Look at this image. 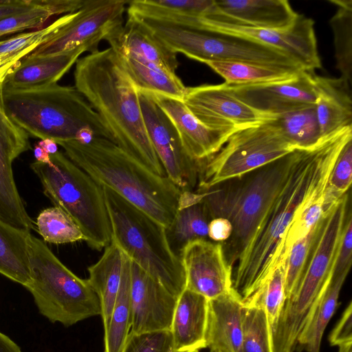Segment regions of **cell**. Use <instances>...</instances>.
<instances>
[{
  "label": "cell",
  "mask_w": 352,
  "mask_h": 352,
  "mask_svg": "<svg viewBox=\"0 0 352 352\" xmlns=\"http://www.w3.org/2000/svg\"><path fill=\"white\" fill-rule=\"evenodd\" d=\"M352 140V126L323 138L309 148L294 150L291 171L261 217L232 270L233 288L242 302L266 280L283 260L287 231L313 200L323 195L337 158Z\"/></svg>",
  "instance_id": "obj_1"
},
{
  "label": "cell",
  "mask_w": 352,
  "mask_h": 352,
  "mask_svg": "<svg viewBox=\"0 0 352 352\" xmlns=\"http://www.w3.org/2000/svg\"><path fill=\"white\" fill-rule=\"evenodd\" d=\"M74 87L109 129L113 142L160 176L167 177L153 146L138 91L111 47L78 58Z\"/></svg>",
  "instance_id": "obj_2"
},
{
  "label": "cell",
  "mask_w": 352,
  "mask_h": 352,
  "mask_svg": "<svg viewBox=\"0 0 352 352\" xmlns=\"http://www.w3.org/2000/svg\"><path fill=\"white\" fill-rule=\"evenodd\" d=\"M65 155L101 186L141 210L167 228L173 222L182 190L115 143L102 137L60 142Z\"/></svg>",
  "instance_id": "obj_3"
},
{
  "label": "cell",
  "mask_w": 352,
  "mask_h": 352,
  "mask_svg": "<svg viewBox=\"0 0 352 352\" xmlns=\"http://www.w3.org/2000/svg\"><path fill=\"white\" fill-rule=\"evenodd\" d=\"M9 118L28 135L56 144L102 137L113 142L103 120L74 86L58 83L27 88L3 85Z\"/></svg>",
  "instance_id": "obj_4"
},
{
  "label": "cell",
  "mask_w": 352,
  "mask_h": 352,
  "mask_svg": "<svg viewBox=\"0 0 352 352\" xmlns=\"http://www.w3.org/2000/svg\"><path fill=\"white\" fill-rule=\"evenodd\" d=\"M294 157L293 151L241 177L204 191L203 204L210 219L222 217L232 224V233L225 255L232 268L261 217L287 178Z\"/></svg>",
  "instance_id": "obj_5"
},
{
  "label": "cell",
  "mask_w": 352,
  "mask_h": 352,
  "mask_svg": "<svg viewBox=\"0 0 352 352\" xmlns=\"http://www.w3.org/2000/svg\"><path fill=\"white\" fill-rule=\"evenodd\" d=\"M102 187L111 242L175 298L186 288L181 259L171 250L166 228L124 199Z\"/></svg>",
  "instance_id": "obj_6"
},
{
  "label": "cell",
  "mask_w": 352,
  "mask_h": 352,
  "mask_svg": "<svg viewBox=\"0 0 352 352\" xmlns=\"http://www.w3.org/2000/svg\"><path fill=\"white\" fill-rule=\"evenodd\" d=\"M350 191L326 210L319 221L308 261L294 294L286 299L273 331L275 340L285 346L298 343L300 331L318 298L331 280L347 213Z\"/></svg>",
  "instance_id": "obj_7"
},
{
  "label": "cell",
  "mask_w": 352,
  "mask_h": 352,
  "mask_svg": "<svg viewBox=\"0 0 352 352\" xmlns=\"http://www.w3.org/2000/svg\"><path fill=\"white\" fill-rule=\"evenodd\" d=\"M47 163L30 168L40 179L45 195L67 213L80 228L85 241L96 250L111 242V225L102 187L65 153L50 155Z\"/></svg>",
  "instance_id": "obj_8"
},
{
  "label": "cell",
  "mask_w": 352,
  "mask_h": 352,
  "mask_svg": "<svg viewBox=\"0 0 352 352\" xmlns=\"http://www.w3.org/2000/svg\"><path fill=\"white\" fill-rule=\"evenodd\" d=\"M31 280L25 287L39 313L65 327L100 315L99 298L87 279L74 274L40 239L30 236Z\"/></svg>",
  "instance_id": "obj_9"
},
{
  "label": "cell",
  "mask_w": 352,
  "mask_h": 352,
  "mask_svg": "<svg viewBox=\"0 0 352 352\" xmlns=\"http://www.w3.org/2000/svg\"><path fill=\"white\" fill-rule=\"evenodd\" d=\"M149 29L172 52L203 63L235 62L305 71L285 52L243 38L161 19L153 20Z\"/></svg>",
  "instance_id": "obj_10"
},
{
  "label": "cell",
  "mask_w": 352,
  "mask_h": 352,
  "mask_svg": "<svg viewBox=\"0 0 352 352\" xmlns=\"http://www.w3.org/2000/svg\"><path fill=\"white\" fill-rule=\"evenodd\" d=\"M270 120L236 131L217 153L205 160L196 192L241 177L296 149Z\"/></svg>",
  "instance_id": "obj_11"
},
{
  "label": "cell",
  "mask_w": 352,
  "mask_h": 352,
  "mask_svg": "<svg viewBox=\"0 0 352 352\" xmlns=\"http://www.w3.org/2000/svg\"><path fill=\"white\" fill-rule=\"evenodd\" d=\"M129 1L124 0H85L80 8L66 14L63 27L30 55L43 56L86 45L91 53L99 43L123 25Z\"/></svg>",
  "instance_id": "obj_12"
},
{
  "label": "cell",
  "mask_w": 352,
  "mask_h": 352,
  "mask_svg": "<svg viewBox=\"0 0 352 352\" xmlns=\"http://www.w3.org/2000/svg\"><path fill=\"white\" fill-rule=\"evenodd\" d=\"M186 25L243 38L275 47L287 54L307 72H314L322 67L314 21L302 14H299L294 24L285 30L250 28L211 15L188 20Z\"/></svg>",
  "instance_id": "obj_13"
},
{
  "label": "cell",
  "mask_w": 352,
  "mask_h": 352,
  "mask_svg": "<svg viewBox=\"0 0 352 352\" xmlns=\"http://www.w3.org/2000/svg\"><path fill=\"white\" fill-rule=\"evenodd\" d=\"M138 94L147 133L166 176L182 191H193L205 160L191 158L174 125L150 94L140 91Z\"/></svg>",
  "instance_id": "obj_14"
},
{
  "label": "cell",
  "mask_w": 352,
  "mask_h": 352,
  "mask_svg": "<svg viewBox=\"0 0 352 352\" xmlns=\"http://www.w3.org/2000/svg\"><path fill=\"white\" fill-rule=\"evenodd\" d=\"M183 102L204 125L231 133L274 118L239 100L224 83L186 87Z\"/></svg>",
  "instance_id": "obj_15"
},
{
  "label": "cell",
  "mask_w": 352,
  "mask_h": 352,
  "mask_svg": "<svg viewBox=\"0 0 352 352\" xmlns=\"http://www.w3.org/2000/svg\"><path fill=\"white\" fill-rule=\"evenodd\" d=\"M0 79V219L12 226L30 232L33 221L29 216L14 181L12 164L30 148L29 135L8 116L3 102Z\"/></svg>",
  "instance_id": "obj_16"
},
{
  "label": "cell",
  "mask_w": 352,
  "mask_h": 352,
  "mask_svg": "<svg viewBox=\"0 0 352 352\" xmlns=\"http://www.w3.org/2000/svg\"><path fill=\"white\" fill-rule=\"evenodd\" d=\"M180 259L186 289L208 300L230 293L233 289L232 267L228 263L221 243L199 239L188 242Z\"/></svg>",
  "instance_id": "obj_17"
},
{
  "label": "cell",
  "mask_w": 352,
  "mask_h": 352,
  "mask_svg": "<svg viewBox=\"0 0 352 352\" xmlns=\"http://www.w3.org/2000/svg\"><path fill=\"white\" fill-rule=\"evenodd\" d=\"M302 71L292 78L253 84H226L239 100L264 114L276 116L316 105L311 74Z\"/></svg>",
  "instance_id": "obj_18"
},
{
  "label": "cell",
  "mask_w": 352,
  "mask_h": 352,
  "mask_svg": "<svg viewBox=\"0 0 352 352\" xmlns=\"http://www.w3.org/2000/svg\"><path fill=\"white\" fill-rule=\"evenodd\" d=\"M177 299L131 261V333L170 331Z\"/></svg>",
  "instance_id": "obj_19"
},
{
  "label": "cell",
  "mask_w": 352,
  "mask_h": 352,
  "mask_svg": "<svg viewBox=\"0 0 352 352\" xmlns=\"http://www.w3.org/2000/svg\"><path fill=\"white\" fill-rule=\"evenodd\" d=\"M149 94L174 125L186 152L193 160L202 161L214 155L232 134L204 125L193 116L183 100Z\"/></svg>",
  "instance_id": "obj_20"
},
{
  "label": "cell",
  "mask_w": 352,
  "mask_h": 352,
  "mask_svg": "<svg viewBox=\"0 0 352 352\" xmlns=\"http://www.w3.org/2000/svg\"><path fill=\"white\" fill-rule=\"evenodd\" d=\"M207 15L253 28L285 30L299 14L286 0H214Z\"/></svg>",
  "instance_id": "obj_21"
},
{
  "label": "cell",
  "mask_w": 352,
  "mask_h": 352,
  "mask_svg": "<svg viewBox=\"0 0 352 352\" xmlns=\"http://www.w3.org/2000/svg\"><path fill=\"white\" fill-rule=\"evenodd\" d=\"M243 309L234 289L208 301L206 346L210 352H243Z\"/></svg>",
  "instance_id": "obj_22"
},
{
  "label": "cell",
  "mask_w": 352,
  "mask_h": 352,
  "mask_svg": "<svg viewBox=\"0 0 352 352\" xmlns=\"http://www.w3.org/2000/svg\"><path fill=\"white\" fill-rule=\"evenodd\" d=\"M311 80L322 138L352 126L351 85L342 78L323 77L314 72Z\"/></svg>",
  "instance_id": "obj_23"
},
{
  "label": "cell",
  "mask_w": 352,
  "mask_h": 352,
  "mask_svg": "<svg viewBox=\"0 0 352 352\" xmlns=\"http://www.w3.org/2000/svg\"><path fill=\"white\" fill-rule=\"evenodd\" d=\"M208 301L186 288L179 296L170 330L174 352H199L207 348Z\"/></svg>",
  "instance_id": "obj_24"
},
{
  "label": "cell",
  "mask_w": 352,
  "mask_h": 352,
  "mask_svg": "<svg viewBox=\"0 0 352 352\" xmlns=\"http://www.w3.org/2000/svg\"><path fill=\"white\" fill-rule=\"evenodd\" d=\"M85 52H91V50L82 45L52 54H29L6 75L3 85L27 88L57 83Z\"/></svg>",
  "instance_id": "obj_25"
},
{
  "label": "cell",
  "mask_w": 352,
  "mask_h": 352,
  "mask_svg": "<svg viewBox=\"0 0 352 352\" xmlns=\"http://www.w3.org/2000/svg\"><path fill=\"white\" fill-rule=\"evenodd\" d=\"M113 50L127 53L175 73L179 65L177 54L160 43L135 19L128 16L124 25L107 39Z\"/></svg>",
  "instance_id": "obj_26"
},
{
  "label": "cell",
  "mask_w": 352,
  "mask_h": 352,
  "mask_svg": "<svg viewBox=\"0 0 352 352\" xmlns=\"http://www.w3.org/2000/svg\"><path fill=\"white\" fill-rule=\"evenodd\" d=\"M114 52L138 91L183 100L186 87L175 73L135 56Z\"/></svg>",
  "instance_id": "obj_27"
},
{
  "label": "cell",
  "mask_w": 352,
  "mask_h": 352,
  "mask_svg": "<svg viewBox=\"0 0 352 352\" xmlns=\"http://www.w3.org/2000/svg\"><path fill=\"white\" fill-rule=\"evenodd\" d=\"M123 253L113 243L104 248L102 256L87 269V280L100 304L104 330L109 327L121 282Z\"/></svg>",
  "instance_id": "obj_28"
},
{
  "label": "cell",
  "mask_w": 352,
  "mask_h": 352,
  "mask_svg": "<svg viewBox=\"0 0 352 352\" xmlns=\"http://www.w3.org/2000/svg\"><path fill=\"white\" fill-rule=\"evenodd\" d=\"M29 231L0 219V274L25 287L31 280L28 255Z\"/></svg>",
  "instance_id": "obj_29"
},
{
  "label": "cell",
  "mask_w": 352,
  "mask_h": 352,
  "mask_svg": "<svg viewBox=\"0 0 352 352\" xmlns=\"http://www.w3.org/2000/svg\"><path fill=\"white\" fill-rule=\"evenodd\" d=\"M202 202L177 208L166 234L173 252L180 258L184 247L190 241L206 239L210 221Z\"/></svg>",
  "instance_id": "obj_30"
},
{
  "label": "cell",
  "mask_w": 352,
  "mask_h": 352,
  "mask_svg": "<svg viewBox=\"0 0 352 352\" xmlns=\"http://www.w3.org/2000/svg\"><path fill=\"white\" fill-rule=\"evenodd\" d=\"M131 260L123 254L120 288L109 327L104 331V352H122L131 329Z\"/></svg>",
  "instance_id": "obj_31"
},
{
  "label": "cell",
  "mask_w": 352,
  "mask_h": 352,
  "mask_svg": "<svg viewBox=\"0 0 352 352\" xmlns=\"http://www.w3.org/2000/svg\"><path fill=\"white\" fill-rule=\"evenodd\" d=\"M270 122L296 148H309L322 138L316 105L274 116Z\"/></svg>",
  "instance_id": "obj_32"
},
{
  "label": "cell",
  "mask_w": 352,
  "mask_h": 352,
  "mask_svg": "<svg viewBox=\"0 0 352 352\" xmlns=\"http://www.w3.org/2000/svg\"><path fill=\"white\" fill-rule=\"evenodd\" d=\"M85 0H38L30 10L0 20V37L25 30L44 28L53 16L74 12Z\"/></svg>",
  "instance_id": "obj_33"
},
{
  "label": "cell",
  "mask_w": 352,
  "mask_h": 352,
  "mask_svg": "<svg viewBox=\"0 0 352 352\" xmlns=\"http://www.w3.org/2000/svg\"><path fill=\"white\" fill-rule=\"evenodd\" d=\"M337 10L329 23L333 34L336 67L340 78L352 82V0H330Z\"/></svg>",
  "instance_id": "obj_34"
},
{
  "label": "cell",
  "mask_w": 352,
  "mask_h": 352,
  "mask_svg": "<svg viewBox=\"0 0 352 352\" xmlns=\"http://www.w3.org/2000/svg\"><path fill=\"white\" fill-rule=\"evenodd\" d=\"M205 64L220 75L226 84L282 81L292 78L303 71L235 62H208Z\"/></svg>",
  "instance_id": "obj_35"
},
{
  "label": "cell",
  "mask_w": 352,
  "mask_h": 352,
  "mask_svg": "<svg viewBox=\"0 0 352 352\" xmlns=\"http://www.w3.org/2000/svg\"><path fill=\"white\" fill-rule=\"evenodd\" d=\"M286 300L285 263L276 265L263 284L245 302L243 307L263 308L273 331Z\"/></svg>",
  "instance_id": "obj_36"
},
{
  "label": "cell",
  "mask_w": 352,
  "mask_h": 352,
  "mask_svg": "<svg viewBox=\"0 0 352 352\" xmlns=\"http://www.w3.org/2000/svg\"><path fill=\"white\" fill-rule=\"evenodd\" d=\"M66 18V14H63L41 29L20 33L1 41L0 58L16 67L23 58L52 37L65 24Z\"/></svg>",
  "instance_id": "obj_37"
},
{
  "label": "cell",
  "mask_w": 352,
  "mask_h": 352,
  "mask_svg": "<svg viewBox=\"0 0 352 352\" xmlns=\"http://www.w3.org/2000/svg\"><path fill=\"white\" fill-rule=\"evenodd\" d=\"M36 224L46 242L63 244L85 241L80 228L67 213L57 206L42 210L36 218Z\"/></svg>",
  "instance_id": "obj_38"
},
{
  "label": "cell",
  "mask_w": 352,
  "mask_h": 352,
  "mask_svg": "<svg viewBox=\"0 0 352 352\" xmlns=\"http://www.w3.org/2000/svg\"><path fill=\"white\" fill-rule=\"evenodd\" d=\"M242 327L243 352H274L272 331L263 308L243 307Z\"/></svg>",
  "instance_id": "obj_39"
},
{
  "label": "cell",
  "mask_w": 352,
  "mask_h": 352,
  "mask_svg": "<svg viewBox=\"0 0 352 352\" xmlns=\"http://www.w3.org/2000/svg\"><path fill=\"white\" fill-rule=\"evenodd\" d=\"M352 182V140L343 147L332 168L324 193V209L327 210L342 198Z\"/></svg>",
  "instance_id": "obj_40"
},
{
  "label": "cell",
  "mask_w": 352,
  "mask_h": 352,
  "mask_svg": "<svg viewBox=\"0 0 352 352\" xmlns=\"http://www.w3.org/2000/svg\"><path fill=\"white\" fill-rule=\"evenodd\" d=\"M317 225L307 235L294 243L288 252L285 263L286 299L294 294L305 272Z\"/></svg>",
  "instance_id": "obj_41"
},
{
  "label": "cell",
  "mask_w": 352,
  "mask_h": 352,
  "mask_svg": "<svg viewBox=\"0 0 352 352\" xmlns=\"http://www.w3.org/2000/svg\"><path fill=\"white\" fill-rule=\"evenodd\" d=\"M122 352H174L170 331L130 332Z\"/></svg>",
  "instance_id": "obj_42"
},
{
  "label": "cell",
  "mask_w": 352,
  "mask_h": 352,
  "mask_svg": "<svg viewBox=\"0 0 352 352\" xmlns=\"http://www.w3.org/2000/svg\"><path fill=\"white\" fill-rule=\"evenodd\" d=\"M352 263V214L349 210L336 253L333 274H349Z\"/></svg>",
  "instance_id": "obj_43"
},
{
  "label": "cell",
  "mask_w": 352,
  "mask_h": 352,
  "mask_svg": "<svg viewBox=\"0 0 352 352\" xmlns=\"http://www.w3.org/2000/svg\"><path fill=\"white\" fill-rule=\"evenodd\" d=\"M331 346L352 343V302L344 311L340 320L331 331L329 338Z\"/></svg>",
  "instance_id": "obj_44"
},
{
  "label": "cell",
  "mask_w": 352,
  "mask_h": 352,
  "mask_svg": "<svg viewBox=\"0 0 352 352\" xmlns=\"http://www.w3.org/2000/svg\"><path fill=\"white\" fill-rule=\"evenodd\" d=\"M232 233V224L225 218H214L208 223V237L214 242L228 241Z\"/></svg>",
  "instance_id": "obj_45"
},
{
  "label": "cell",
  "mask_w": 352,
  "mask_h": 352,
  "mask_svg": "<svg viewBox=\"0 0 352 352\" xmlns=\"http://www.w3.org/2000/svg\"><path fill=\"white\" fill-rule=\"evenodd\" d=\"M37 2L38 0H5L0 3V20L25 12Z\"/></svg>",
  "instance_id": "obj_46"
},
{
  "label": "cell",
  "mask_w": 352,
  "mask_h": 352,
  "mask_svg": "<svg viewBox=\"0 0 352 352\" xmlns=\"http://www.w3.org/2000/svg\"><path fill=\"white\" fill-rule=\"evenodd\" d=\"M0 352H23L19 346L0 331Z\"/></svg>",
  "instance_id": "obj_47"
},
{
  "label": "cell",
  "mask_w": 352,
  "mask_h": 352,
  "mask_svg": "<svg viewBox=\"0 0 352 352\" xmlns=\"http://www.w3.org/2000/svg\"><path fill=\"white\" fill-rule=\"evenodd\" d=\"M34 155L36 162L47 163L50 160V155L38 143L34 145Z\"/></svg>",
  "instance_id": "obj_48"
},
{
  "label": "cell",
  "mask_w": 352,
  "mask_h": 352,
  "mask_svg": "<svg viewBox=\"0 0 352 352\" xmlns=\"http://www.w3.org/2000/svg\"><path fill=\"white\" fill-rule=\"evenodd\" d=\"M49 155L54 154L58 151L57 144L50 139L41 140L37 142Z\"/></svg>",
  "instance_id": "obj_49"
},
{
  "label": "cell",
  "mask_w": 352,
  "mask_h": 352,
  "mask_svg": "<svg viewBox=\"0 0 352 352\" xmlns=\"http://www.w3.org/2000/svg\"><path fill=\"white\" fill-rule=\"evenodd\" d=\"M15 67L0 58V79L4 80L6 75Z\"/></svg>",
  "instance_id": "obj_50"
},
{
  "label": "cell",
  "mask_w": 352,
  "mask_h": 352,
  "mask_svg": "<svg viewBox=\"0 0 352 352\" xmlns=\"http://www.w3.org/2000/svg\"><path fill=\"white\" fill-rule=\"evenodd\" d=\"M338 352H352V343L339 346Z\"/></svg>",
  "instance_id": "obj_51"
},
{
  "label": "cell",
  "mask_w": 352,
  "mask_h": 352,
  "mask_svg": "<svg viewBox=\"0 0 352 352\" xmlns=\"http://www.w3.org/2000/svg\"><path fill=\"white\" fill-rule=\"evenodd\" d=\"M5 0H0V3H3Z\"/></svg>",
  "instance_id": "obj_52"
}]
</instances>
